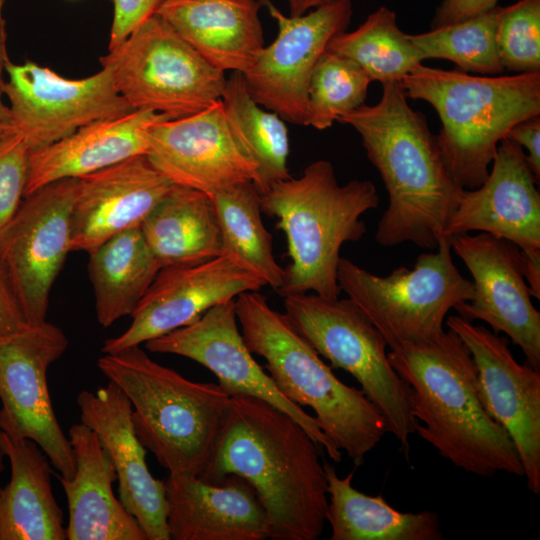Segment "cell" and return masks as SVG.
<instances>
[{
  "instance_id": "6da1fadb",
  "label": "cell",
  "mask_w": 540,
  "mask_h": 540,
  "mask_svg": "<svg viewBox=\"0 0 540 540\" xmlns=\"http://www.w3.org/2000/svg\"><path fill=\"white\" fill-rule=\"evenodd\" d=\"M319 446L289 415L251 396H231L213 457L199 476L245 479L263 506L269 539L316 540L328 508Z\"/></svg>"
},
{
  "instance_id": "7a4b0ae2",
  "label": "cell",
  "mask_w": 540,
  "mask_h": 540,
  "mask_svg": "<svg viewBox=\"0 0 540 540\" xmlns=\"http://www.w3.org/2000/svg\"><path fill=\"white\" fill-rule=\"evenodd\" d=\"M407 99L400 81L384 82L377 104H364L338 121L360 135L388 192L376 242L382 247L411 242L434 250L464 188L449 173L424 115Z\"/></svg>"
},
{
  "instance_id": "3957f363",
  "label": "cell",
  "mask_w": 540,
  "mask_h": 540,
  "mask_svg": "<svg viewBox=\"0 0 540 540\" xmlns=\"http://www.w3.org/2000/svg\"><path fill=\"white\" fill-rule=\"evenodd\" d=\"M388 358L410 387L415 433L441 457L480 477L524 476L512 439L483 406L473 358L455 332L393 349Z\"/></svg>"
},
{
  "instance_id": "277c9868",
  "label": "cell",
  "mask_w": 540,
  "mask_h": 540,
  "mask_svg": "<svg viewBox=\"0 0 540 540\" xmlns=\"http://www.w3.org/2000/svg\"><path fill=\"white\" fill-rule=\"evenodd\" d=\"M260 201L262 212L276 218V228L285 233L291 259L277 293L338 298L340 249L366 233L361 217L380 202L374 184L352 180L340 185L331 162L317 160L301 176L274 184Z\"/></svg>"
},
{
  "instance_id": "5b68a950",
  "label": "cell",
  "mask_w": 540,
  "mask_h": 540,
  "mask_svg": "<svg viewBox=\"0 0 540 540\" xmlns=\"http://www.w3.org/2000/svg\"><path fill=\"white\" fill-rule=\"evenodd\" d=\"M235 311L247 348L265 359V368L280 391L299 406L311 408L323 433L356 466L361 465L387 433L377 408L361 389L338 379L264 295L241 293L235 298Z\"/></svg>"
},
{
  "instance_id": "8992f818",
  "label": "cell",
  "mask_w": 540,
  "mask_h": 540,
  "mask_svg": "<svg viewBox=\"0 0 540 540\" xmlns=\"http://www.w3.org/2000/svg\"><path fill=\"white\" fill-rule=\"evenodd\" d=\"M102 374L131 403L142 445L169 474L200 476L213 457L231 396L214 383L194 382L153 361L140 346L104 353Z\"/></svg>"
},
{
  "instance_id": "52a82bcc",
  "label": "cell",
  "mask_w": 540,
  "mask_h": 540,
  "mask_svg": "<svg viewBox=\"0 0 540 540\" xmlns=\"http://www.w3.org/2000/svg\"><path fill=\"white\" fill-rule=\"evenodd\" d=\"M400 84L407 98L424 100L438 113L442 158L464 189L485 181L499 142L515 125L540 115V72L472 76L421 63Z\"/></svg>"
},
{
  "instance_id": "ba28073f",
  "label": "cell",
  "mask_w": 540,
  "mask_h": 540,
  "mask_svg": "<svg viewBox=\"0 0 540 540\" xmlns=\"http://www.w3.org/2000/svg\"><path fill=\"white\" fill-rule=\"evenodd\" d=\"M436 252L420 254L413 268L400 266L387 276L375 275L340 258L341 291L364 313L391 350L428 341L444 331L448 312L472 299V280L459 272L450 238Z\"/></svg>"
},
{
  "instance_id": "9c48e42d",
  "label": "cell",
  "mask_w": 540,
  "mask_h": 540,
  "mask_svg": "<svg viewBox=\"0 0 540 540\" xmlns=\"http://www.w3.org/2000/svg\"><path fill=\"white\" fill-rule=\"evenodd\" d=\"M283 304L286 317L317 353L357 380L382 415L386 432L409 455L418 423L411 390L392 367L387 344L370 320L349 298L304 293L285 296Z\"/></svg>"
},
{
  "instance_id": "30bf717a",
  "label": "cell",
  "mask_w": 540,
  "mask_h": 540,
  "mask_svg": "<svg viewBox=\"0 0 540 540\" xmlns=\"http://www.w3.org/2000/svg\"><path fill=\"white\" fill-rule=\"evenodd\" d=\"M119 94L134 109L170 119L200 112L221 99L225 72L208 63L159 14L100 58Z\"/></svg>"
},
{
  "instance_id": "8fae6325",
  "label": "cell",
  "mask_w": 540,
  "mask_h": 540,
  "mask_svg": "<svg viewBox=\"0 0 540 540\" xmlns=\"http://www.w3.org/2000/svg\"><path fill=\"white\" fill-rule=\"evenodd\" d=\"M69 340L47 320L0 335V430L12 439H30L50 463L70 479L75 462L69 438L54 413L47 371L66 351Z\"/></svg>"
},
{
  "instance_id": "7c38bea8",
  "label": "cell",
  "mask_w": 540,
  "mask_h": 540,
  "mask_svg": "<svg viewBox=\"0 0 540 540\" xmlns=\"http://www.w3.org/2000/svg\"><path fill=\"white\" fill-rule=\"evenodd\" d=\"M77 179H62L24 196L0 230V265L27 324L46 321L53 283L70 251Z\"/></svg>"
},
{
  "instance_id": "4fadbf2b",
  "label": "cell",
  "mask_w": 540,
  "mask_h": 540,
  "mask_svg": "<svg viewBox=\"0 0 540 540\" xmlns=\"http://www.w3.org/2000/svg\"><path fill=\"white\" fill-rule=\"evenodd\" d=\"M4 95L15 133L29 151L48 146L88 124L134 111L116 89L109 66L86 78L67 79L27 61L6 64Z\"/></svg>"
},
{
  "instance_id": "5bb4252c",
  "label": "cell",
  "mask_w": 540,
  "mask_h": 540,
  "mask_svg": "<svg viewBox=\"0 0 540 540\" xmlns=\"http://www.w3.org/2000/svg\"><path fill=\"white\" fill-rule=\"evenodd\" d=\"M262 2L278 33L243 74L246 87L264 108L292 124L307 126L312 72L330 40L346 31L352 0H334L300 16H286L270 0Z\"/></svg>"
},
{
  "instance_id": "9a60e30c",
  "label": "cell",
  "mask_w": 540,
  "mask_h": 540,
  "mask_svg": "<svg viewBox=\"0 0 540 540\" xmlns=\"http://www.w3.org/2000/svg\"><path fill=\"white\" fill-rule=\"evenodd\" d=\"M145 347L203 365L230 396H251L269 403L293 418L331 460H342V451L323 433L316 418L288 399L256 362L239 332L234 299L212 307L190 325L146 342Z\"/></svg>"
},
{
  "instance_id": "2e32d148",
  "label": "cell",
  "mask_w": 540,
  "mask_h": 540,
  "mask_svg": "<svg viewBox=\"0 0 540 540\" xmlns=\"http://www.w3.org/2000/svg\"><path fill=\"white\" fill-rule=\"evenodd\" d=\"M469 349L480 397L490 417L512 439L528 489L540 493V370L520 364L506 338L459 315L446 319Z\"/></svg>"
},
{
  "instance_id": "e0dca14e",
  "label": "cell",
  "mask_w": 540,
  "mask_h": 540,
  "mask_svg": "<svg viewBox=\"0 0 540 540\" xmlns=\"http://www.w3.org/2000/svg\"><path fill=\"white\" fill-rule=\"evenodd\" d=\"M265 282L238 262L221 254L209 260L161 268L135 310L129 327L104 341L103 353L140 346L197 321L212 307Z\"/></svg>"
},
{
  "instance_id": "ac0fdd59",
  "label": "cell",
  "mask_w": 540,
  "mask_h": 540,
  "mask_svg": "<svg viewBox=\"0 0 540 540\" xmlns=\"http://www.w3.org/2000/svg\"><path fill=\"white\" fill-rule=\"evenodd\" d=\"M451 249L472 276L471 300L455 310L459 316L487 323L520 347L528 365L540 370V312L531 301L521 250L512 242L480 232L450 238Z\"/></svg>"
},
{
  "instance_id": "d6986e66",
  "label": "cell",
  "mask_w": 540,
  "mask_h": 540,
  "mask_svg": "<svg viewBox=\"0 0 540 540\" xmlns=\"http://www.w3.org/2000/svg\"><path fill=\"white\" fill-rule=\"evenodd\" d=\"M146 156L174 185L208 196L257 178L255 164L230 131L221 99L195 114L153 124Z\"/></svg>"
},
{
  "instance_id": "ffe728a7",
  "label": "cell",
  "mask_w": 540,
  "mask_h": 540,
  "mask_svg": "<svg viewBox=\"0 0 540 540\" xmlns=\"http://www.w3.org/2000/svg\"><path fill=\"white\" fill-rule=\"evenodd\" d=\"M538 183L523 148L503 138L485 181L463 190L444 236L480 231L508 240L523 252L540 250Z\"/></svg>"
},
{
  "instance_id": "44dd1931",
  "label": "cell",
  "mask_w": 540,
  "mask_h": 540,
  "mask_svg": "<svg viewBox=\"0 0 540 540\" xmlns=\"http://www.w3.org/2000/svg\"><path fill=\"white\" fill-rule=\"evenodd\" d=\"M80 420L91 428L112 460L119 499L138 521L148 540H170L165 483L150 473L146 448L138 439L124 392L109 381L95 393L83 390L76 399Z\"/></svg>"
},
{
  "instance_id": "7402d4cb",
  "label": "cell",
  "mask_w": 540,
  "mask_h": 540,
  "mask_svg": "<svg viewBox=\"0 0 540 540\" xmlns=\"http://www.w3.org/2000/svg\"><path fill=\"white\" fill-rule=\"evenodd\" d=\"M173 185L146 155L77 178L70 251L89 254L112 236L140 227Z\"/></svg>"
},
{
  "instance_id": "603a6c76",
  "label": "cell",
  "mask_w": 540,
  "mask_h": 540,
  "mask_svg": "<svg viewBox=\"0 0 540 540\" xmlns=\"http://www.w3.org/2000/svg\"><path fill=\"white\" fill-rule=\"evenodd\" d=\"M164 483L170 539H269L265 510L245 479L229 475L213 483L169 474Z\"/></svg>"
},
{
  "instance_id": "cb8c5ba5",
  "label": "cell",
  "mask_w": 540,
  "mask_h": 540,
  "mask_svg": "<svg viewBox=\"0 0 540 540\" xmlns=\"http://www.w3.org/2000/svg\"><path fill=\"white\" fill-rule=\"evenodd\" d=\"M164 114L138 109L83 126L48 146L29 151L24 196L52 182L80 178L148 151V130Z\"/></svg>"
},
{
  "instance_id": "d4e9b609",
  "label": "cell",
  "mask_w": 540,
  "mask_h": 540,
  "mask_svg": "<svg viewBox=\"0 0 540 540\" xmlns=\"http://www.w3.org/2000/svg\"><path fill=\"white\" fill-rule=\"evenodd\" d=\"M75 473L59 476L66 495L69 522L68 540H148L146 533L120 499L112 484L117 480L114 464L97 434L87 425L69 429Z\"/></svg>"
},
{
  "instance_id": "484cf974",
  "label": "cell",
  "mask_w": 540,
  "mask_h": 540,
  "mask_svg": "<svg viewBox=\"0 0 540 540\" xmlns=\"http://www.w3.org/2000/svg\"><path fill=\"white\" fill-rule=\"evenodd\" d=\"M262 0H164L157 14L208 63L244 74L264 47Z\"/></svg>"
},
{
  "instance_id": "4316f807",
  "label": "cell",
  "mask_w": 540,
  "mask_h": 540,
  "mask_svg": "<svg viewBox=\"0 0 540 540\" xmlns=\"http://www.w3.org/2000/svg\"><path fill=\"white\" fill-rule=\"evenodd\" d=\"M3 435L11 477L0 492V540L67 539L49 458L34 441Z\"/></svg>"
},
{
  "instance_id": "83f0119b",
  "label": "cell",
  "mask_w": 540,
  "mask_h": 540,
  "mask_svg": "<svg viewBox=\"0 0 540 540\" xmlns=\"http://www.w3.org/2000/svg\"><path fill=\"white\" fill-rule=\"evenodd\" d=\"M140 228L161 268L209 260L223 251L213 201L192 188L173 185Z\"/></svg>"
},
{
  "instance_id": "f1b7e54d",
  "label": "cell",
  "mask_w": 540,
  "mask_h": 540,
  "mask_svg": "<svg viewBox=\"0 0 540 540\" xmlns=\"http://www.w3.org/2000/svg\"><path fill=\"white\" fill-rule=\"evenodd\" d=\"M327 479L326 521L329 540H441L437 513L430 510L401 512L381 496L367 495L352 485L354 471L339 477L335 467L323 461Z\"/></svg>"
},
{
  "instance_id": "f546056e",
  "label": "cell",
  "mask_w": 540,
  "mask_h": 540,
  "mask_svg": "<svg viewBox=\"0 0 540 540\" xmlns=\"http://www.w3.org/2000/svg\"><path fill=\"white\" fill-rule=\"evenodd\" d=\"M98 323L131 315L161 269L140 227L122 231L89 253Z\"/></svg>"
},
{
  "instance_id": "4dcf8cb0",
  "label": "cell",
  "mask_w": 540,
  "mask_h": 540,
  "mask_svg": "<svg viewBox=\"0 0 540 540\" xmlns=\"http://www.w3.org/2000/svg\"><path fill=\"white\" fill-rule=\"evenodd\" d=\"M221 102L231 133L256 166L259 193L290 178L288 128L278 114L252 98L242 73L232 72L226 80Z\"/></svg>"
},
{
  "instance_id": "1f68e13d",
  "label": "cell",
  "mask_w": 540,
  "mask_h": 540,
  "mask_svg": "<svg viewBox=\"0 0 540 540\" xmlns=\"http://www.w3.org/2000/svg\"><path fill=\"white\" fill-rule=\"evenodd\" d=\"M210 197L221 230L222 254L235 258L277 291L284 281V268L274 258L272 236L261 217V194L254 183H236Z\"/></svg>"
},
{
  "instance_id": "d6a6232c",
  "label": "cell",
  "mask_w": 540,
  "mask_h": 540,
  "mask_svg": "<svg viewBox=\"0 0 540 540\" xmlns=\"http://www.w3.org/2000/svg\"><path fill=\"white\" fill-rule=\"evenodd\" d=\"M357 63L372 81H400L423 57L397 25L396 14L379 7L351 32L334 36L327 49Z\"/></svg>"
},
{
  "instance_id": "836d02e7",
  "label": "cell",
  "mask_w": 540,
  "mask_h": 540,
  "mask_svg": "<svg viewBox=\"0 0 540 540\" xmlns=\"http://www.w3.org/2000/svg\"><path fill=\"white\" fill-rule=\"evenodd\" d=\"M501 7L496 6L470 18L408 35L423 60L446 59L462 72L496 75L504 71L496 45Z\"/></svg>"
},
{
  "instance_id": "e575fe53",
  "label": "cell",
  "mask_w": 540,
  "mask_h": 540,
  "mask_svg": "<svg viewBox=\"0 0 540 540\" xmlns=\"http://www.w3.org/2000/svg\"><path fill=\"white\" fill-rule=\"evenodd\" d=\"M371 82L353 60L326 50L309 81L307 126L327 129L342 115L364 105Z\"/></svg>"
},
{
  "instance_id": "d590c367",
  "label": "cell",
  "mask_w": 540,
  "mask_h": 540,
  "mask_svg": "<svg viewBox=\"0 0 540 540\" xmlns=\"http://www.w3.org/2000/svg\"><path fill=\"white\" fill-rule=\"evenodd\" d=\"M496 45L504 70L540 72V0L501 7Z\"/></svg>"
},
{
  "instance_id": "8d00e7d4",
  "label": "cell",
  "mask_w": 540,
  "mask_h": 540,
  "mask_svg": "<svg viewBox=\"0 0 540 540\" xmlns=\"http://www.w3.org/2000/svg\"><path fill=\"white\" fill-rule=\"evenodd\" d=\"M29 150L18 134L0 140V230L24 198Z\"/></svg>"
},
{
  "instance_id": "74e56055",
  "label": "cell",
  "mask_w": 540,
  "mask_h": 540,
  "mask_svg": "<svg viewBox=\"0 0 540 540\" xmlns=\"http://www.w3.org/2000/svg\"><path fill=\"white\" fill-rule=\"evenodd\" d=\"M113 19L108 51L118 47L138 26L156 14L164 0H109Z\"/></svg>"
},
{
  "instance_id": "f35d334b",
  "label": "cell",
  "mask_w": 540,
  "mask_h": 540,
  "mask_svg": "<svg viewBox=\"0 0 540 540\" xmlns=\"http://www.w3.org/2000/svg\"><path fill=\"white\" fill-rule=\"evenodd\" d=\"M528 154H525L528 165L539 182L540 179V118L539 116L524 120L515 125L507 134Z\"/></svg>"
},
{
  "instance_id": "ab89813d",
  "label": "cell",
  "mask_w": 540,
  "mask_h": 540,
  "mask_svg": "<svg viewBox=\"0 0 540 540\" xmlns=\"http://www.w3.org/2000/svg\"><path fill=\"white\" fill-rule=\"evenodd\" d=\"M498 0H443L437 8L432 27L455 23L497 6Z\"/></svg>"
},
{
  "instance_id": "60d3db41",
  "label": "cell",
  "mask_w": 540,
  "mask_h": 540,
  "mask_svg": "<svg viewBox=\"0 0 540 540\" xmlns=\"http://www.w3.org/2000/svg\"><path fill=\"white\" fill-rule=\"evenodd\" d=\"M26 324L7 276L0 265V335L15 333Z\"/></svg>"
},
{
  "instance_id": "b9f144b4",
  "label": "cell",
  "mask_w": 540,
  "mask_h": 540,
  "mask_svg": "<svg viewBox=\"0 0 540 540\" xmlns=\"http://www.w3.org/2000/svg\"><path fill=\"white\" fill-rule=\"evenodd\" d=\"M5 0H0V140L16 134L9 106L3 102L4 72L9 61L7 53V30L4 17Z\"/></svg>"
},
{
  "instance_id": "7bdbcfd3",
  "label": "cell",
  "mask_w": 540,
  "mask_h": 540,
  "mask_svg": "<svg viewBox=\"0 0 540 540\" xmlns=\"http://www.w3.org/2000/svg\"><path fill=\"white\" fill-rule=\"evenodd\" d=\"M522 265L524 278L530 289L531 295L540 299V250L523 252Z\"/></svg>"
},
{
  "instance_id": "ee69618b",
  "label": "cell",
  "mask_w": 540,
  "mask_h": 540,
  "mask_svg": "<svg viewBox=\"0 0 540 540\" xmlns=\"http://www.w3.org/2000/svg\"><path fill=\"white\" fill-rule=\"evenodd\" d=\"M290 16H300L308 11L334 0H287Z\"/></svg>"
},
{
  "instance_id": "f6af8a7d",
  "label": "cell",
  "mask_w": 540,
  "mask_h": 540,
  "mask_svg": "<svg viewBox=\"0 0 540 540\" xmlns=\"http://www.w3.org/2000/svg\"><path fill=\"white\" fill-rule=\"evenodd\" d=\"M6 457L5 452V446H4V435L3 432L0 430V478L2 472L5 470V464H4V458ZM2 490V486L0 483V492Z\"/></svg>"
}]
</instances>
